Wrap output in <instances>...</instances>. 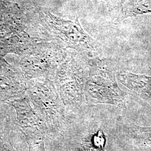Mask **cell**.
Listing matches in <instances>:
<instances>
[{
  "label": "cell",
  "instance_id": "obj_1",
  "mask_svg": "<svg viewBox=\"0 0 151 151\" xmlns=\"http://www.w3.org/2000/svg\"><path fill=\"white\" fill-rule=\"evenodd\" d=\"M40 15L45 27L59 43L85 57L97 54V43L85 32L77 19L74 22L65 20L45 10H42Z\"/></svg>",
  "mask_w": 151,
  "mask_h": 151
},
{
  "label": "cell",
  "instance_id": "obj_2",
  "mask_svg": "<svg viewBox=\"0 0 151 151\" xmlns=\"http://www.w3.org/2000/svg\"><path fill=\"white\" fill-rule=\"evenodd\" d=\"M43 40L23 54L20 62L22 70L30 76L49 74L57 70L66 58L57 44Z\"/></svg>",
  "mask_w": 151,
  "mask_h": 151
},
{
  "label": "cell",
  "instance_id": "obj_3",
  "mask_svg": "<svg viewBox=\"0 0 151 151\" xmlns=\"http://www.w3.org/2000/svg\"><path fill=\"white\" fill-rule=\"evenodd\" d=\"M119 76L121 81L130 88L151 98V77L130 72L121 73Z\"/></svg>",
  "mask_w": 151,
  "mask_h": 151
},
{
  "label": "cell",
  "instance_id": "obj_4",
  "mask_svg": "<svg viewBox=\"0 0 151 151\" xmlns=\"http://www.w3.org/2000/svg\"><path fill=\"white\" fill-rule=\"evenodd\" d=\"M106 1L108 5L113 7H119L122 6L127 2L128 0H104Z\"/></svg>",
  "mask_w": 151,
  "mask_h": 151
},
{
  "label": "cell",
  "instance_id": "obj_5",
  "mask_svg": "<svg viewBox=\"0 0 151 151\" xmlns=\"http://www.w3.org/2000/svg\"><path fill=\"white\" fill-rule=\"evenodd\" d=\"M4 0H0V10L4 8Z\"/></svg>",
  "mask_w": 151,
  "mask_h": 151
}]
</instances>
